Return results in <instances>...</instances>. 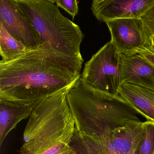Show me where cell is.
<instances>
[{"mask_svg":"<svg viewBox=\"0 0 154 154\" xmlns=\"http://www.w3.org/2000/svg\"><path fill=\"white\" fill-rule=\"evenodd\" d=\"M38 48L16 60L0 61V100L35 108L69 88L80 76Z\"/></svg>","mask_w":154,"mask_h":154,"instance_id":"1","label":"cell"},{"mask_svg":"<svg viewBox=\"0 0 154 154\" xmlns=\"http://www.w3.org/2000/svg\"><path fill=\"white\" fill-rule=\"evenodd\" d=\"M75 131L99 136L107 127H124L140 121L137 112L119 95L112 96L88 87L81 77L66 93Z\"/></svg>","mask_w":154,"mask_h":154,"instance_id":"2","label":"cell"},{"mask_svg":"<svg viewBox=\"0 0 154 154\" xmlns=\"http://www.w3.org/2000/svg\"><path fill=\"white\" fill-rule=\"evenodd\" d=\"M72 86L34 108L24 131L20 154H42L57 144L69 145L75 130L66 97Z\"/></svg>","mask_w":154,"mask_h":154,"instance_id":"3","label":"cell"},{"mask_svg":"<svg viewBox=\"0 0 154 154\" xmlns=\"http://www.w3.org/2000/svg\"><path fill=\"white\" fill-rule=\"evenodd\" d=\"M39 35L40 46L82 66L80 46L84 35L79 26L61 14L52 0H16Z\"/></svg>","mask_w":154,"mask_h":154,"instance_id":"4","label":"cell"},{"mask_svg":"<svg viewBox=\"0 0 154 154\" xmlns=\"http://www.w3.org/2000/svg\"><path fill=\"white\" fill-rule=\"evenodd\" d=\"M121 63L120 53L109 41L85 63L80 77L90 88L117 96L121 85Z\"/></svg>","mask_w":154,"mask_h":154,"instance_id":"5","label":"cell"},{"mask_svg":"<svg viewBox=\"0 0 154 154\" xmlns=\"http://www.w3.org/2000/svg\"><path fill=\"white\" fill-rule=\"evenodd\" d=\"M144 122L111 128L99 136L81 135L90 154H135L144 135Z\"/></svg>","mask_w":154,"mask_h":154,"instance_id":"6","label":"cell"},{"mask_svg":"<svg viewBox=\"0 0 154 154\" xmlns=\"http://www.w3.org/2000/svg\"><path fill=\"white\" fill-rule=\"evenodd\" d=\"M106 24L111 35V42L120 54L154 53L151 38L140 18L114 20Z\"/></svg>","mask_w":154,"mask_h":154,"instance_id":"7","label":"cell"},{"mask_svg":"<svg viewBox=\"0 0 154 154\" xmlns=\"http://www.w3.org/2000/svg\"><path fill=\"white\" fill-rule=\"evenodd\" d=\"M0 24L11 36L29 50L39 48V35L20 10L16 0H0Z\"/></svg>","mask_w":154,"mask_h":154,"instance_id":"8","label":"cell"},{"mask_svg":"<svg viewBox=\"0 0 154 154\" xmlns=\"http://www.w3.org/2000/svg\"><path fill=\"white\" fill-rule=\"evenodd\" d=\"M154 5V0H94L91 10L98 20L140 18Z\"/></svg>","mask_w":154,"mask_h":154,"instance_id":"9","label":"cell"},{"mask_svg":"<svg viewBox=\"0 0 154 154\" xmlns=\"http://www.w3.org/2000/svg\"><path fill=\"white\" fill-rule=\"evenodd\" d=\"M121 82L154 91V66L140 54H120Z\"/></svg>","mask_w":154,"mask_h":154,"instance_id":"10","label":"cell"},{"mask_svg":"<svg viewBox=\"0 0 154 154\" xmlns=\"http://www.w3.org/2000/svg\"><path fill=\"white\" fill-rule=\"evenodd\" d=\"M118 95L147 121L154 122V91L123 84L119 89Z\"/></svg>","mask_w":154,"mask_h":154,"instance_id":"11","label":"cell"},{"mask_svg":"<svg viewBox=\"0 0 154 154\" xmlns=\"http://www.w3.org/2000/svg\"><path fill=\"white\" fill-rule=\"evenodd\" d=\"M34 108L15 102L0 100V146L7 135L22 120L30 116Z\"/></svg>","mask_w":154,"mask_h":154,"instance_id":"12","label":"cell"},{"mask_svg":"<svg viewBox=\"0 0 154 154\" xmlns=\"http://www.w3.org/2000/svg\"><path fill=\"white\" fill-rule=\"evenodd\" d=\"M33 50L11 36L5 28L0 24V55L1 61L9 62L16 60Z\"/></svg>","mask_w":154,"mask_h":154,"instance_id":"13","label":"cell"},{"mask_svg":"<svg viewBox=\"0 0 154 154\" xmlns=\"http://www.w3.org/2000/svg\"><path fill=\"white\" fill-rule=\"evenodd\" d=\"M144 135L135 154H153L154 149V122H144Z\"/></svg>","mask_w":154,"mask_h":154,"instance_id":"14","label":"cell"},{"mask_svg":"<svg viewBox=\"0 0 154 154\" xmlns=\"http://www.w3.org/2000/svg\"><path fill=\"white\" fill-rule=\"evenodd\" d=\"M58 8L63 9L73 19L77 15L79 11L78 2L75 0H57L55 1Z\"/></svg>","mask_w":154,"mask_h":154,"instance_id":"15","label":"cell"},{"mask_svg":"<svg viewBox=\"0 0 154 154\" xmlns=\"http://www.w3.org/2000/svg\"><path fill=\"white\" fill-rule=\"evenodd\" d=\"M150 38L154 35V5L140 18Z\"/></svg>","mask_w":154,"mask_h":154,"instance_id":"16","label":"cell"},{"mask_svg":"<svg viewBox=\"0 0 154 154\" xmlns=\"http://www.w3.org/2000/svg\"><path fill=\"white\" fill-rule=\"evenodd\" d=\"M69 145L74 149L76 154H90L81 135L75 131Z\"/></svg>","mask_w":154,"mask_h":154,"instance_id":"17","label":"cell"},{"mask_svg":"<svg viewBox=\"0 0 154 154\" xmlns=\"http://www.w3.org/2000/svg\"><path fill=\"white\" fill-rule=\"evenodd\" d=\"M72 148L68 144L60 143L50 148L42 154H63Z\"/></svg>","mask_w":154,"mask_h":154,"instance_id":"18","label":"cell"},{"mask_svg":"<svg viewBox=\"0 0 154 154\" xmlns=\"http://www.w3.org/2000/svg\"><path fill=\"white\" fill-rule=\"evenodd\" d=\"M149 62L154 66V53L150 52H142L139 53Z\"/></svg>","mask_w":154,"mask_h":154,"instance_id":"19","label":"cell"},{"mask_svg":"<svg viewBox=\"0 0 154 154\" xmlns=\"http://www.w3.org/2000/svg\"><path fill=\"white\" fill-rule=\"evenodd\" d=\"M63 154H76V153L74 149L72 148L71 150H69V151H67V152H65V153Z\"/></svg>","mask_w":154,"mask_h":154,"instance_id":"20","label":"cell"},{"mask_svg":"<svg viewBox=\"0 0 154 154\" xmlns=\"http://www.w3.org/2000/svg\"><path fill=\"white\" fill-rule=\"evenodd\" d=\"M151 42H152V45H153V48H154V35L151 37Z\"/></svg>","mask_w":154,"mask_h":154,"instance_id":"21","label":"cell"},{"mask_svg":"<svg viewBox=\"0 0 154 154\" xmlns=\"http://www.w3.org/2000/svg\"><path fill=\"white\" fill-rule=\"evenodd\" d=\"M153 154H154V152H153Z\"/></svg>","mask_w":154,"mask_h":154,"instance_id":"22","label":"cell"}]
</instances>
